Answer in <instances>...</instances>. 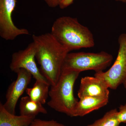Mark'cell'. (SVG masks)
Returning a JSON list of instances; mask_svg holds the SVG:
<instances>
[{"label":"cell","instance_id":"obj_1","mask_svg":"<svg viewBox=\"0 0 126 126\" xmlns=\"http://www.w3.org/2000/svg\"><path fill=\"white\" fill-rule=\"evenodd\" d=\"M32 37L36 46L35 58L40 66V72L50 86L54 85L60 77L69 51L51 33L34 34Z\"/></svg>","mask_w":126,"mask_h":126},{"label":"cell","instance_id":"obj_2","mask_svg":"<svg viewBox=\"0 0 126 126\" xmlns=\"http://www.w3.org/2000/svg\"><path fill=\"white\" fill-rule=\"evenodd\" d=\"M50 33L69 52L91 48L95 45L92 33L76 18L63 16L57 18L53 24Z\"/></svg>","mask_w":126,"mask_h":126},{"label":"cell","instance_id":"obj_3","mask_svg":"<svg viewBox=\"0 0 126 126\" xmlns=\"http://www.w3.org/2000/svg\"><path fill=\"white\" fill-rule=\"evenodd\" d=\"M81 72L63 69L56 84L51 86L49 93L50 100L47 103L50 107L68 116L74 117L79 100L74 97L73 88Z\"/></svg>","mask_w":126,"mask_h":126},{"label":"cell","instance_id":"obj_4","mask_svg":"<svg viewBox=\"0 0 126 126\" xmlns=\"http://www.w3.org/2000/svg\"><path fill=\"white\" fill-rule=\"evenodd\" d=\"M113 58L107 52L98 53L79 52L69 53L67 55L62 70L68 69L80 72L94 70L95 73L103 72L109 67Z\"/></svg>","mask_w":126,"mask_h":126},{"label":"cell","instance_id":"obj_5","mask_svg":"<svg viewBox=\"0 0 126 126\" xmlns=\"http://www.w3.org/2000/svg\"><path fill=\"white\" fill-rule=\"evenodd\" d=\"M119 49L114 63L106 72L95 73L94 77L105 81L109 88L116 90L126 79V33L121 34L118 39Z\"/></svg>","mask_w":126,"mask_h":126},{"label":"cell","instance_id":"obj_6","mask_svg":"<svg viewBox=\"0 0 126 126\" xmlns=\"http://www.w3.org/2000/svg\"><path fill=\"white\" fill-rule=\"evenodd\" d=\"M36 46L33 41L25 49L19 50L12 54L10 68L15 73L19 69H24L29 72L36 80L49 84L36 65Z\"/></svg>","mask_w":126,"mask_h":126},{"label":"cell","instance_id":"obj_7","mask_svg":"<svg viewBox=\"0 0 126 126\" xmlns=\"http://www.w3.org/2000/svg\"><path fill=\"white\" fill-rule=\"evenodd\" d=\"M16 0H0V36L6 40H13L22 35H29L28 30L18 28L14 24L12 14Z\"/></svg>","mask_w":126,"mask_h":126},{"label":"cell","instance_id":"obj_8","mask_svg":"<svg viewBox=\"0 0 126 126\" xmlns=\"http://www.w3.org/2000/svg\"><path fill=\"white\" fill-rule=\"evenodd\" d=\"M16 79L12 82L7 89L6 101L3 104L6 110L10 113L15 114V109L18 99L26 91L29 84L32 75L24 69H20L16 72Z\"/></svg>","mask_w":126,"mask_h":126},{"label":"cell","instance_id":"obj_9","mask_svg":"<svg viewBox=\"0 0 126 126\" xmlns=\"http://www.w3.org/2000/svg\"><path fill=\"white\" fill-rule=\"evenodd\" d=\"M107 84L98 77H86L82 78L78 91L79 99L86 97L109 98L110 92Z\"/></svg>","mask_w":126,"mask_h":126},{"label":"cell","instance_id":"obj_10","mask_svg":"<svg viewBox=\"0 0 126 126\" xmlns=\"http://www.w3.org/2000/svg\"><path fill=\"white\" fill-rule=\"evenodd\" d=\"M108 98L86 97L80 98L75 111L74 117H82L107 105Z\"/></svg>","mask_w":126,"mask_h":126},{"label":"cell","instance_id":"obj_11","mask_svg":"<svg viewBox=\"0 0 126 126\" xmlns=\"http://www.w3.org/2000/svg\"><path fill=\"white\" fill-rule=\"evenodd\" d=\"M36 117L16 116L6 110L0 103V126H29Z\"/></svg>","mask_w":126,"mask_h":126},{"label":"cell","instance_id":"obj_12","mask_svg":"<svg viewBox=\"0 0 126 126\" xmlns=\"http://www.w3.org/2000/svg\"><path fill=\"white\" fill-rule=\"evenodd\" d=\"M43 104L34 101L29 96L23 97L20 102V114L24 116L36 117L40 113L47 114V110Z\"/></svg>","mask_w":126,"mask_h":126},{"label":"cell","instance_id":"obj_13","mask_svg":"<svg viewBox=\"0 0 126 126\" xmlns=\"http://www.w3.org/2000/svg\"><path fill=\"white\" fill-rule=\"evenodd\" d=\"M50 86L49 84L36 80L33 87L27 88L26 93L32 100L44 104L49 96Z\"/></svg>","mask_w":126,"mask_h":126},{"label":"cell","instance_id":"obj_14","mask_svg":"<svg viewBox=\"0 0 126 126\" xmlns=\"http://www.w3.org/2000/svg\"><path fill=\"white\" fill-rule=\"evenodd\" d=\"M118 110L116 109L106 112L101 118L86 126H119L121 123L117 116Z\"/></svg>","mask_w":126,"mask_h":126},{"label":"cell","instance_id":"obj_15","mask_svg":"<svg viewBox=\"0 0 126 126\" xmlns=\"http://www.w3.org/2000/svg\"><path fill=\"white\" fill-rule=\"evenodd\" d=\"M29 126H66L53 120H44L35 118Z\"/></svg>","mask_w":126,"mask_h":126},{"label":"cell","instance_id":"obj_16","mask_svg":"<svg viewBox=\"0 0 126 126\" xmlns=\"http://www.w3.org/2000/svg\"><path fill=\"white\" fill-rule=\"evenodd\" d=\"M117 116L121 123H126V103L119 107Z\"/></svg>","mask_w":126,"mask_h":126},{"label":"cell","instance_id":"obj_17","mask_svg":"<svg viewBox=\"0 0 126 126\" xmlns=\"http://www.w3.org/2000/svg\"><path fill=\"white\" fill-rule=\"evenodd\" d=\"M75 0H62L59 6L60 9H64L72 4ZM116 1H120L123 3H126V0H116Z\"/></svg>","mask_w":126,"mask_h":126},{"label":"cell","instance_id":"obj_18","mask_svg":"<svg viewBox=\"0 0 126 126\" xmlns=\"http://www.w3.org/2000/svg\"><path fill=\"white\" fill-rule=\"evenodd\" d=\"M49 6L51 7H56L59 5L62 0H44Z\"/></svg>","mask_w":126,"mask_h":126},{"label":"cell","instance_id":"obj_19","mask_svg":"<svg viewBox=\"0 0 126 126\" xmlns=\"http://www.w3.org/2000/svg\"><path fill=\"white\" fill-rule=\"evenodd\" d=\"M123 85H124V88L126 89V80L124 81V82L123 83Z\"/></svg>","mask_w":126,"mask_h":126}]
</instances>
